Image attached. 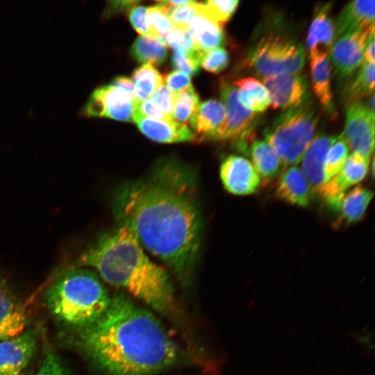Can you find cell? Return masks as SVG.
<instances>
[{
    "label": "cell",
    "instance_id": "cell-3",
    "mask_svg": "<svg viewBox=\"0 0 375 375\" xmlns=\"http://www.w3.org/2000/svg\"><path fill=\"white\" fill-rule=\"evenodd\" d=\"M78 264L105 282L125 290L156 312L176 317L178 306L166 269L146 253L126 226L102 235L81 254Z\"/></svg>",
    "mask_w": 375,
    "mask_h": 375
},
{
    "label": "cell",
    "instance_id": "cell-18",
    "mask_svg": "<svg viewBox=\"0 0 375 375\" xmlns=\"http://www.w3.org/2000/svg\"><path fill=\"white\" fill-rule=\"evenodd\" d=\"M133 121L144 135L158 142H181L195 139L194 133L185 124L174 119L162 120L133 115Z\"/></svg>",
    "mask_w": 375,
    "mask_h": 375
},
{
    "label": "cell",
    "instance_id": "cell-39",
    "mask_svg": "<svg viewBox=\"0 0 375 375\" xmlns=\"http://www.w3.org/2000/svg\"><path fill=\"white\" fill-rule=\"evenodd\" d=\"M175 95L166 85H162L153 94L151 99L163 112L172 117Z\"/></svg>",
    "mask_w": 375,
    "mask_h": 375
},
{
    "label": "cell",
    "instance_id": "cell-13",
    "mask_svg": "<svg viewBox=\"0 0 375 375\" xmlns=\"http://www.w3.org/2000/svg\"><path fill=\"white\" fill-rule=\"evenodd\" d=\"M36 333L31 330L0 342V375H21L36 347Z\"/></svg>",
    "mask_w": 375,
    "mask_h": 375
},
{
    "label": "cell",
    "instance_id": "cell-33",
    "mask_svg": "<svg viewBox=\"0 0 375 375\" xmlns=\"http://www.w3.org/2000/svg\"><path fill=\"white\" fill-rule=\"evenodd\" d=\"M238 3V0L207 1L199 3V6L208 17L222 26L231 18Z\"/></svg>",
    "mask_w": 375,
    "mask_h": 375
},
{
    "label": "cell",
    "instance_id": "cell-27",
    "mask_svg": "<svg viewBox=\"0 0 375 375\" xmlns=\"http://www.w3.org/2000/svg\"><path fill=\"white\" fill-rule=\"evenodd\" d=\"M374 63L362 62L358 72L347 81L343 90V97L349 104L374 93Z\"/></svg>",
    "mask_w": 375,
    "mask_h": 375
},
{
    "label": "cell",
    "instance_id": "cell-10",
    "mask_svg": "<svg viewBox=\"0 0 375 375\" xmlns=\"http://www.w3.org/2000/svg\"><path fill=\"white\" fill-rule=\"evenodd\" d=\"M343 135L353 153L370 160L374 148V112L361 103L349 104Z\"/></svg>",
    "mask_w": 375,
    "mask_h": 375
},
{
    "label": "cell",
    "instance_id": "cell-41",
    "mask_svg": "<svg viewBox=\"0 0 375 375\" xmlns=\"http://www.w3.org/2000/svg\"><path fill=\"white\" fill-rule=\"evenodd\" d=\"M147 8L142 6H135L129 13V19L133 28L142 35L151 36L147 17Z\"/></svg>",
    "mask_w": 375,
    "mask_h": 375
},
{
    "label": "cell",
    "instance_id": "cell-6",
    "mask_svg": "<svg viewBox=\"0 0 375 375\" xmlns=\"http://www.w3.org/2000/svg\"><path fill=\"white\" fill-rule=\"evenodd\" d=\"M247 62L264 77L297 74L305 64V51L295 41L272 33L262 38L252 48Z\"/></svg>",
    "mask_w": 375,
    "mask_h": 375
},
{
    "label": "cell",
    "instance_id": "cell-35",
    "mask_svg": "<svg viewBox=\"0 0 375 375\" xmlns=\"http://www.w3.org/2000/svg\"><path fill=\"white\" fill-rule=\"evenodd\" d=\"M166 46L181 48L186 51L199 49L196 44L194 37L188 28H172L161 40Z\"/></svg>",
    "mask_w": 375,
    "mask_h": 375
},
{
    "label": "cell",
    "instance_id": "cell-16",
    "mask_svg": "<svg viewBox=\"0 0 375 375\" xmlns=\"http://www.w3.org/2000/svg\"><path fill=\"white\" fill-rule=\"evenodd\" d=\"M226 121V110L224 103L217 99H210L199 105L190 122L195 139L220 140Z\"/></svg>",
    "mask_w": 375,
    "mask_h": 375
},
{
    "label": "cell",
    "instance_id": "cell-5",
    "mask_svg": "<svg viewBox=\"0 0 375 375\" xmlns=\"http://www.w3.org/2000/svg\"><path fill=\"white\" fill-rule=\"evenodd\" d=\"M319 117L307 98L301 104L283 111L266 128L265 140L275 149L282 165L299 162L314 139Z\"/></svg>",
    "mask_w": 375,
    "mask_h": 375
},
{
    "label": "cell",
    "instance_id": "cell-11",
    "mask_svg": "<svg viewBox=\"0 0 375 375\" xmlns=\"http://www.w3.org/2000/svg\"><path fill=\"white\" fill-rule=\"evenodd\" d=\"M262 84L269 94V106L274 109L288 110L308 98L307 80L297 73L265 76Z\"/></svg>",
    "mask_w": 375,
    "mask_h": 375
},
{
    "label": "cell",
    "instance_id": "cell-31",
    "mask_svg": "<svg viewBox=\"0 0 375 375\" xmlns=\"http://www.w3.org/2000/svg\"><path fill=\"white\" fill-rule=\"evenodd\" d=\"M199 97L192 85L175 95L172 117L185 124L190 121L199 107Z\"/></svg>",
    "mask_w": 375,
    "mask_h": 375
},
{
    "label": "cell",
    "instance_id": "cell-26",
    "mask_svg": "<svg viewBox=\"0 0 375 375\" xmlns=\"http://www.w3.org/2000/svg\"><path fill=\"white\" fill-rule=\"evenodd\" d=\"M238 86V99L247 109L256 113L265 111L270 105L269 94L264 85L253 77L235 82Z\"/></svg>",
    "mask_w": 375,
    "mask_h": 375
},
{
    "label": "cell",
    "instance_id": "cell-1",
    "mask_svg": "<svg viewBox=\"0 0 375 375\" xmlns=\"http://www.w3.org/2000/svg\"><path fill=\"white\" fill-rule=\"evenodd\" d=\"M120 225L183 283L192 276L201 245L202 220L194 179L175 162L121 185L112 199Z\"/></svg>",
    "mask_w": 375,
    "mask_h": 375
},
{
    "label": "cell",
    "instance_id": "cell-42",
    "mask_svg": "<svg viewBox=\"0 0 375 375\" xmlns=\"http://www.w3.org/2000/svg\"><path fill=\"white\" fill-rule=\"evenodd\" d=\"M164 82L166 86L175 94L192 85L190 76L178 70L167 74L164 78Z\"/></svg>",
    "mask_w": 375,
    "mask_h": 375
},
{
    "label": "cell",
    "instance_id": "cell-28",
    "mask_svg": "<svg viewBox=\"0 0 375 375\" xmlns=\"http://www.w3.org/2000/svg\"><path fill=\"white\" fill-rule=\"evenodd\" d=\"M134 102H139L151 97L164 83V78L151 65H143L136 69L132 75Z\"/></svg>",
    "mask_w": 375,
    "mask_h": 375
},
{
    "label": "cell",
    "instance_id": "cell-12",
    "mask_svg": "<svg viewBox=\"0 0 375 375\" xmlns=\"http://www.w3.org/2000/svg\"><path fill=\"white\" fill-rule=\"evenodd\" d=\"M219 175L224 188L233 194H253L261 184L252 163L237 155H229L224 159L220 165Z\"/></svg>",
    "mask_w": 375,
    "mask_h": 375
},
{
    "label": "cell",
    "instance_id": "cell-4",
    "mask_svg": "<svg viewBox=\"0 0 375 375\" xmlns=\"http://www.w3.org/2000/svg\"><path fill=\"white\" fill-rule=\"evenodd\" d=\"M44 301L58 321L79 330L105 312L111 297L94 270L77 267L59 275L45 290Z\"/></svg>",
    "mask_w": 375,
    "mask_h": 375
},
{
    "label": "cell",
    "instance_id": "cell-46",
    "mask_svg": "<svg viewBox=\"0 0 375 375\" xmlns=\"http://www.w3.org/2000/svg\"><path fill=\"white\" fill-rule=\"evenodd\" d=\"M365 106L370 111L374 112V93L369 95V99L367 101V104Z\"/></svg>",
    "mask_w": 375,
    "mask_h": 375
},
{
    "label": "cell",
    "instance_id": "cell-23",
    "mask_svg": "<svg viewBox=\"0 0 375 375\" xmlns=\"http://www.w3.org/2000/svg\"><path fill=\"white\" fill-rule=\"evenodd\" d=\"M331 3L318 6L310 26L306 45L309 52L315 50L328 51L336 37L335 26L330 16Z\"/></svg>",
    "mask_w": 375,
    "mask_h": 375
},
{
    "label": "cell",
    "instance_id": "cell-43",
    "mask_svg": "<svg viewBox=\"0 0 375 375\" xmlns=\"http://www.w3.org/2000/svg\"><path fill=\"white\" fill-rule=\"evenodd\" d=\"M138 3L137 1H115L109 2L107 15H110L122 10H126L135 6Z\"/></svg>",
    "mask_w": 375,
    "mask_h": 375
},
{
    "label": "cell",
    "instance_id": "cell-44",
    "mask_svg": "<svg viewBox=\"0 0 375 375\" xmlns=\"http://www.w3.org/2000/svg\"><path fill=\"white\" fill-rule=\"evenodd\" d=\"M363 60L365 62L374 63V32L371 33L368 36L364 50Z\"/></svg>",
    "mask_w": 375,
    "mask_h": 375
},
{
    "label": "cell",
    "instance_id": "cell-36",
    "mask_svg": "<svg viewBox=\"0 0 375 375\" xmlns=\"http://www.w3.org/2000/svg\"><path fill=\"white\" fill-rule=\"evenodd\" d=\"M228 62L229 55L221 47L204 52L200 65L208 72L218 73L224 69Z\"/></svg>",
    "mask_w": 375,
    "mask_h": 375
},
{
    "label": "cell",
    "instance_id": "cell-15",
    "mask_svg": "<svg viewBox=\"0 0 375 375\" xmlns=\"http://www.w3.org/2000/svg\"><path fill=\"white\" fill-rule=\"evenodd\" d=\"M369 159L357 153L347 158L341 169L317 190L325 200L347 192L353 185L365 178L369 169Z\"/></svg>",
    "mask_w": 375,
    "mask_h": 375
},
{
    "label": "cell",
    "instance_id": "cell-21",
    "mask_svg": "<svg viewBox=\"0 0 375 375\" xmlns=\"http://www.w3.org/2000/svg\"><path fill=\"white\" fill-rule=\"evenodd\" d=\"M311 83L315 95L327 110H332L331 70L328 51L315 50L309 54Z\"/></svg>",
    "mask_w": 375,
    "mask_h": 375
},
{
    "label": "cell",
    "instance_id": "cell-25",
    "mask_svg": "<svg viewBox=\"0 0 375 375\" xmlns=\"http://www.w3.org/2000/svg\"><path fill=\"white\" fill-rule=\"evenodd\" d=\"M248 151L262 186L267 185L281 174L283 165L280 157L266 140L251 141Z\"/></svg>",
    "mask_w": 375,
    "mask_h": 375
},
{
    "label": "cell",
    "instance_id": "cell-40",
    "mask_svg": "<svg viewBox=\"0 0 375 375\" xmlns=\"http://www.w3.org/2000/svg\"><path fill=\"white\" fill-rule=\"evenodd\" d=\"M133 115H140L145 117H152L154 119L171 120L173 118L163 112L151 99L142 101L134 102Z\"/></svg>",
    "mask_w": 375,
    "mask_h": 375
},
{
    "label": "cell",
    "instance_id": "cell-22",
    "mask_svg": "<svg viewBox=\"0 0 375 375\" xmlns=\"http://www.w3.org/2000/svg\"><path fill=\"white\" fill-rule=\"evenodd\" d=\"M374 0H356L349 2L340 13L335 26L338 37L367 28L374 22Z\"/></svg>",
    "mask_w": 375,
    "mask_h": 375
},
{
    "label": "cell",
    "instance_id": "cell-19",
    "mask_svg": "<svg viewBox=\"0 0 375 375\" xmlns=\"http://www.w3.org/2000/svg\"><path fill=\"white\" fill-rule=\"evenodd\" d=\"M338 135H319L315 138L305 151L302 168L310 186L316 191L326 182L324 164L326 155Z\"/></svg>",
    "mask_w": 375,
    "mask_h": 375
},
{
    "label": "cell",
    "instance_id": "cell-30",
    "mask_svg": "<svg viewBox=\"0 0 375 375\" xmlns=\"http://www.w3.org/2000/svg\"><path fill=\"white\" fill-rule=\"evenodd\" d=\"M170 8L166 1H160L158 4L147 8V17L151 36L160 41L174 28L168 17Z\"/></svg>",
    "mask_w": 375,
    "mask_h": 375
},
{
    "label": "cell",
    "instance_id": "cell-29",
    "mask_svg": "<svg viewBox=\"0 0 375 375\" xmlns=\"http://www.w3.org/2000/svg\"><path fill=\"white\" fill-rule=\"evenodd\" d=\"M131 53L139 62L144 65H160L167 56L166 46L159 40L149 35L138 37L133 44Z\"/></svg>",
    "mask_w": 375,
    "mask_h": 375
},
{
    "label": "cell",
    "instance_id": "cell-7",
    "mask_svg": "<svg viewBox=\"0 0 375 375\" xmlns=\"http://www.w3.org/2000/svg\"><path fill=\"white\" fill-rule=\"evenodd\" d=\"M221 96L226 110V121L220 140H233L240 149L246 150L258 113L250 111L239 102L234 84L222 83Z\"/></svg>",
    "mask_w": 375,
    "mask_h": 375
},
{
    "label": "cell",
    "instance_id": "cell-34",
    "mask_svg": "<svg viewBox=\"0 0 375 375\" xmlns=\"http://www.w3.org/2000/svg\"><path fill=\"white\" fill-rule=\"evenodd\" d=\"M203 53L200 49L186 51L181 48H174L172 55V63L178 71L188 76H192L199 69Z\"/></svg>",
    "mask_w": 375,
    "mask_h": 375
},
{
    "label": "cell",
    "instance_id": "cell-20",
    "mask_svg": "<svg viewBox=\"0 0 375 375\" xmlns=\"http://www.w3.org/2000/svg\"><path fill=\"white\" fill-rule=\"evenodd\" d=\"M275 194L290 204L307 207L311 199L310 185L303 171L298 167L290 166L280 174Z\"/></svg>",
    "mask_w": 375,
    "mask_h": 375
},
{
    "label": "cell",
    "instance_id": "cell-37",
    "mask_svg": "<svg viewBox=\"0 0 375 375\" xmlns=\"http://www.w3.org/2000/svg\"><path fill=\"white\" fill-rule=\"evenodd\" d=\"M197 12V2L190 1L188 3L182 6L176 7L171 6L168 12V17L175 27L188 28L190 21Z\"/></svg>",
    "mask_w": 375,
    "mask_h": 375
},
{
    "label": "cell",
    "instance_id": "cell-17",
    "mask_svg": "<svg viewBox=\"0 0 375 375\" xmlns=\"http://www.w3.org/2000/svg\"><path fill=\"white\" fill-rule=\"evenodd\" d=\"M26 319L24 308L0 277V342L23 333Z\"/></svg>",
    "mask_w": 375,
    "mask_h": 375
},
{
    "label": "cell",
    "instance_id": "cell-38",
    "mask_svg": "<svg viewBox=\"0 0 375 375\" xmlns=\"http://www.w3.org/2000/svg\"><path fill=\"white\" fill-rule=\"evenodd\" d=\"M32 375H68V374L59 357L53 352H49L38 370Z\"/></svg>",
    "mask_w": 375,
    "mask_h": 375
},
{
    "label": "cell",
    "instance_id": "cell-45",
    "mask_svg": "<svg viewBox=\"0 0 375 375\" xmlns=\"http://www.w3.org/2000/svg\"><path fill=\"white\" fill-rule=\"evenodd\" d=\"M112 83L117 86H119L131 93L133 92V82L131 79L127 77H124V76L117 77L112 81Z\"/></svg>",
    "mask_w": 375,
    "mask_h": 375
},
{
    "label": "cell",
    "instance_id": "cell-24",
    "mask_svg": "<svg viewBox=\"0 0 375 375\" xmlns=\"http://www.w3.org/2000/svg\"><path fill=\"white\" fill-rule=\"evenodd\" d=\"M198 48L206 52L221 48L225 44L222 26L208 17L197 3V12L188 24Z\"/></svg>",
    "mask_w": 375,
    "mask_h": 375
},
{
    "label": "cell",
    "instance_id": "cell-32",
    "mask_svg": "<svg viewBox=\"0 0 375 375\" xmlns=\"http://www.w3.org/2000/svg\"><path fill=\"white\" fill-rule=\"evenodd\" d=\"M349 149V145L343 133L338 135L326 157L324 174L326 181L341 169L348 158Z\"/></svg>",
    "mask_w": 375,
    "mask_h": 375
},
{
    "label": "cell",
    "instance_id": "cell-9",
    "mask_svg": "<svg viewBox=\"0 0 375 375\" xmlns=\"http://www.w3.org/2000/svg\"><path fill=\"white\" fill-rule=\"evenodd\" d=\"M372 32L374 24L344 34L332 44L331 58L334 74L340 81H348L362 64L367 40Z\"/></svg>",
    "mask_w": 375,
    "mask_h": 375
},
{
    "label": "cell",
    "instance_id": "cell-2",
    "mask_svg": "<svg viewBox=\"0 0 375 375\" xmlns=\"http://www.w3.org/2000/svg\"><path fill=\"white\" fill-rule=\"evenodd\" d=\"M78 331L82 349L107 375H155L180 358L160 320L124 294L112 296L105 312Z\"/></svg>",
    "mask_w": 375,
    "mask_h": 375
},
{
    "label": "cell",
    "instance_id": "cell-14",
    "mask_svg": "<svg viewBox=\"0 0 375 375\" xmlns=\"http://www.w3.org/2000/svg\"><path fill=\"white\" fill-rule=\"evenodd\" d=\"M374 196V192L362 185L333 198L325 200L327 205L337 213L334 226L339 228L360 221Z\"/></svg>",
    "mask_w": 375,
    "mask_h": 375
},
{
    "label": "cell",
    "instance_id": "cell-8",
    "mask_svg": "<svg viewBox=\"0 0 375 375\" xmlns=\"http://www.w3.org/2000/svg\"><path fill=\"white\" fill-rule=\"evenodd\" d=\"M133 109V93L110 83L94 90L83 112L86 116L132 122Z\"/></svg>",
    "mask_w": 375,
    "mask_h": 375
}]
</instances>
